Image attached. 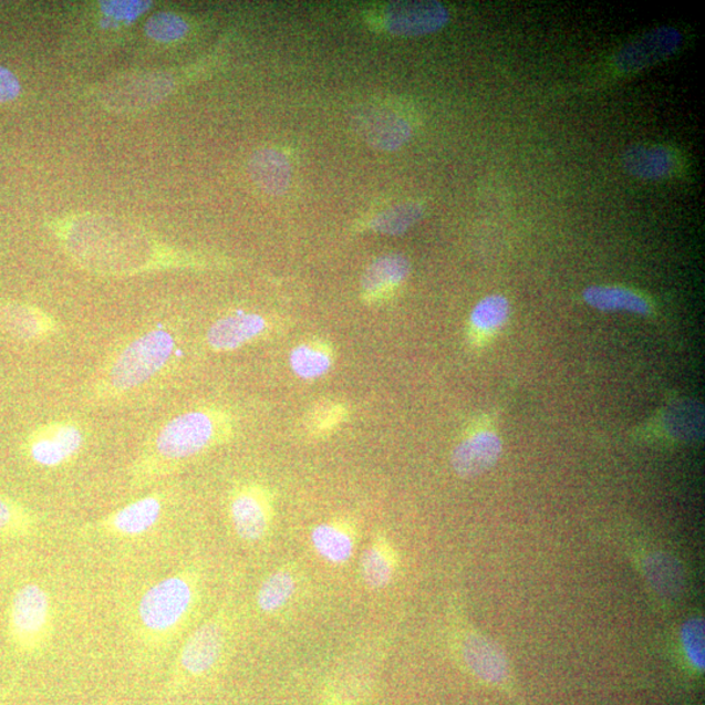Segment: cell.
<instances>
[{"mask_svg": "<svg viewBox=\"0 0 705 705\" xmlns=\"http://www.w3.org/2000/svg\"><path fill=\"white\" fill-rule=\"evenodd\" d=\"M267 330L263 317L251 312H235L217 319L209 326L207 343L215 352H231L257 340Z\"/></svg>", "mask_w": 705, "mask_h": 705, "instance_id": "obj_15", "label": "cell"}, {"mask_svg": "<svg viewBox=\"0 0 705 705\" xmlns=\"http://www.w3.org/2000/svg\"><path fill=\"white\" fill-rule=\"evenodd\" d=\"M145 32L158 42H173L186 35L188 24L176 13L157 12L145 23Z\"/></svg>", "mask_w": 705, "mask_h": 705, "instance_id": "obj_30", "label": "cell"}, {"mask_svg": "<svg viewBox=\"0 0 705 705\" xmlns=\"http://www.w3.org/2000/svg\"><path fill=\"white\" fill-rule=\"evenodd\" d=\"M510 318V302L501 294L485 297L470 314V325L476 332L490 334L504 326Z\"/></svg>", "mask_w": 705, "mask_h": 705, "instance_id": "obj_26", "label": "cell"}, {"mask_svg": "<svg viewBox=\"0 0 705 705\" xmlns=\"http://www.w3.org/2000/svg\"><path fill=\"white\" fill-rule=\"evenodd\" d=\"M424 215V209L417 203H405L392 207L377 216L373 228L384 235L398 236L413 227Z\"/></svg>", "mask_w": 705, "mask_h": 705, "instance_id": "obj_28", "label": "cell"}, {"mask_svg": "<svg viewBox=\"0 0 705 705\" xmlns=\"http://www.w3.org/2000/svg\"><path fill=\"white\" fill-rule=\"evenodd\" d=\"M639 571L661 603L678 602L686 588V577L677 558L664 550L643 547L635 552Z\"/></svg>", "mask_w": 705, "mask_h": 705, "instance_id": "obj_8", "label": "cell"}, {"mask_svg": "<svg viewBox=\"0 0 705 705\" xmlns=\"http://www.w3.org/2000/svg\"><path fill=\"white\" fill-rule=\"evenodd\" d=\"M85 433L74 419H56L29 435V459L43 468H58L74 460L83 449Z\"/></svg>", "mask_w": 705, "mask_h": 705, "instance_id": "obj_6", "label": "cell"}, {"mask_svg": "<svg viewBox=\"0 0 705 705\" xmlns=\"http://www.w3.org/2000/svg\"><path fill=\"white\" fill-rule=\"evenodd\" d=\"M35 530V520L24 507L0 496V533L10 537H25Z\"/></svg>", "mask_w": 705, "mask_h": 705, "instance_id": "obj_29", "label": "cell"}, {"mask_svg": "<svg viewBox=\"0 0 705 705\" xmlns=\"http://www.w3.org/2000/svg\"><path fill=\"white\" fill-rule=\"evenodd\" d=\"M682 33L673 27L654 28L616 53L614 64L623 74L651 68L673 55L682 45Z\"/></svg>", "mask_w": 705, "mask_h": 705, "instance_id": "obj_7", "label": "cell"}, {"mask_svg": "<svg viewBox=\"0 0 705 705\" xmlns=\"http://www.w3.org/2000/svg\"><path fill=\"white\" fill-rule=\"evenodd\" d=\"M463 656L477 677L500 683L507 678L508 667L504 653L488 637L468 634L463 642Z\"/></svg>", "mask_w": 705, "mask_h": 705, "instance_id": "obj_17", "label": "cell"}, {"mask_svg": "<svg viewBox=\"0 0 705 705\" xmlns=\"http://www.w3.org/2000/svg\"><path fill=\"white\" fill-rule=\"evenodd\" d=\"M311 540L319 554L329 562L345 563L353 554V536L341 526H319L312 530Z\"/></svg>", "mask_w": 705, "mask_h": 705, "instance_id": "obj_22", "label": "cell"}, {"mask_svg": "<svg viewBox=\"0 0 705 705\" xmlns=\"http://www.w3.org/2000/svg\"><path fill=\"white\" fill-rule=\"evenodd\" d=\"M54 629V608L45 588L35 583L20 587L10 605L9 635L21 653L40 652L50 643Z\"/></svg>", "mask_w": 705, "mask_h": 705, "instance_id": "obj_5", "label": "cell"}, {"mask_svg": "<svg viewBox=\"0 0 705 705\" xmlns=\"http://www.w3.org/2000/svg\"><path fill=\"white\" fill-rule=\"evenodd\" d=\"M395 552L385 542H375L362 557L363 579L372 588H383L390 583L395 573Z\"/></svg>", "mask_w": 705, "mask_h": 705, "instance_id": "obj_23", "label": "cell"}, {"mask_svg": "<svg viewBox=\"0 0 705 705\" xmlns=\"http://www.w3.org/2000/svg\"><path fill=\"white\" fill-rule=\"evenodd\" d=\"M272 508L267 493L259 486L238 489L230 501L232 527L245 541H259L270 529Z\"/></svg>", "mask_w": 705, "mask_h": 705, "instance_id": "obj_10", "label": "cell"}, {"mask_svg": "<svg viewBox=\"0 0 705 705\" xmlns=\"http://www.w3.org/2000/svg\"><path fill=\"white\" fill-rule=\"evenodd\" d=\"M504 443L493 432L470 435L456 446L450 464L457 476L475 478L488 471L499 460Z\"/></svg>", "mask_w": 705, "mask_h": 705, "instance_id": "obj_14", "label": "cell"}, {"mask_svg": "<svg viewBox=\"0 0 705 705\" xmlns=\"http://www.w3.org/2000/svg\"><path fill=\"white\" fill-rule=\"evenodd\" d=\"M177 339L164 324L136 334L108 357L91 385V398L114 403L141 390L169 365Z\"/></svg>", "mask_w": 705, "mask_h": 705, "instance_id": "obj_3", "label": "cell"}, {"mask_svg": "<svg viewBox=\"0 0 705 705\" xmlns=\"http://www.w3.org/2000/svg\"><path fill=\"white\" fill-rule=\"evenodd\" d=\"M250 176L261 190L281 195L292 180V166L286 155L276 149H261L250 159Z\"/></svg>", "mask_w": 705, "mask_h": 705, "instance_id": "obj_18", "label": "cell"}, {"mask_svg": "<svg viewBox=\"0 0 705 705\" xmlns=\"http://www.w3.org/2000/svg\"><path fill=\"white\" fill-rule=\"evenodd\" d=\"M624 170L641 179L667 178L677 167V158L663 145H632L622 157Z\"/></svg>", "mask_w": 705, "mask_h": 705, "instance_id": "obj_16", "label": "cell"}, {"mask_svg": "<svg viewBox=\"0 0 705 705\" xmlns=\"http://www.w3.org/2000/svg\"><path fill=\"white\" fill-rule=\"evenodd\" d=\"M332 354L329 348L319 343L302 344L290 354V366L302 380H317L330 372Z\"/></svg>", "mask_w": 705, "mask_h": 705, "instance_id": "obj_24", "label": "cell"}, {"mask_svg": "<svg viewBox=\"0 0 705 705\" xmlns=\"http://www.w3.org/2000/svg\"><path fill=\"white\" fill-rule=\"evenodd\" d=\"M194 599V581L186 573L158 581L137 605L143 634L158 642L174 634L190 614Z\"/></svg>", "mask_w": 705, "mask_h": 705, "instance_id": "obj_4", "label": "cell"}, {"mask_svg": "<svg viewBox=\"0 0 705 705\" xmlns=\"http://www.w3.org/2000/svg\"><path fill=\"white\" fill-rule=\"evenodd\" d=\"M680 644L688 663L696 668L704 666V623L702 618H694L683 624Z\"/></svg>", "mask_w": 705, "mask_h": 705, "instance_id": "obj_31", "label": "cell"}, {"mask_svg": "<svg viewBox=\"0 0 705 705\" xmlns=\"http://www.w3.org/2000/svg\"><path fill=\"white\" fill-rule=\"evenodd\" d=\"M164 510L159 496H147L107 515L99 522L100 530L111 536L136 537L154 528Z\"/></svg>", "mask_w": 705, "mask_h": 705, "instance_id": "obj_12", "label": "cell"}, {"mask_svg": "<svg viewBox=\"0 0 705 705\" xmlns=\"http://www.w3.org/2000/svg\"><path fill=\"white\" fill-rule=\"evenodd\" d=\"M21 91L19 79L9 69L0 65V103L18 99Z\"/></svg>", "mask_w": 705, "mask_h": 705, "instance_id": "obj_34", "label": "cell"}, {"mask_svg": "<svg viewBox=\"0 0 705 705\" xmlns=\"http://www.w3.org/2000/svg\"><path fill=\"white\" fill-rule=\"evenodd\" d=\"M232 423L227 412L201 408L178 414L158 427L131 469L135 486L163 478L186 460L227 442Z\"/></svg>", "mask_w": 705, "mask_h": 705, "instance_id": "obj_2", "label": "cell"}, {"mask_svg": "<svg viewBox=\"0 0 705 705\" xmlns=\"http://www.w3.org/2000/svg\"><path fill=\"white\" fill-rule=\"evenodd\" d=\"M449 13L439 2H395L385 10V27L392 34L405 38L438 32L448 23Z\"/></svg>", "mask_w": 705, "mask_h": 705, "instance_id": "obj_9", "label": "cell"}, {"mask_svg": "<svg viewBox=\"0 0 705 705\" xmlns=\"http://www.w3.org/2000/svg\"><path fill=\"white\" fill-rule=\"evenodd\" d=\"M409 260L400 253L376 259L362 278V290L370 300L382 298L408 278Z\"/></svg>", "mask_w": 705, "mask_h": 705, "instance_id": "obj_19", "label": "cell"}, {"mask_svg": "<svg viewBox=\"0 0 705 705\" xmlns=\"http://www.w3.org/2000/svg\"><path fill=\"white\" fill-rule=\"evenodd\" d=\"M296 591L292 573L278 572L268 578L258 594V605L263 612L272 613L287 605Z\"/></svg>", "mask_w": 705, "mask_h": 705, "instance_id": "obj_27", "label": "cell"}, {"mask_svg": "<svg viewBox=\"0 0 705 705\" xmlns=\"http://www.w3.org/2000/svg\"><path fill=\"white\" fill-rule=\"evenodd\" d=\"M100 4L101 11L106 17L126 21V23L139 18L151 7V2H143V0H111V2H101Z\"/></svg>", "mask_w": 705, "mask_h": 705, "instance_id": "obj_32", "label": "cell"}, {"mask_svg": "<svg viewBox=\"0 0 705 705\" xmlns=\"http://www.w3.org/2000/svg\"><path fill=\"white\" fill-rule=\"evenodd\" d=\"M666 431L673 438L683 442L701 439L703 435L702 406L693 403H681L667 411Z\"/></svg>", "mask_w": 705, "mask_h": 705, "instance_id": "obj_25", "label": "cell"}, {"mask_svg": "<svg viewBox=\"0 0 705 705\" xmlns=\"http://www.w3.org/2000/svg\"><path fill=\"white\" fill-rule=\"evenodd\" d=\"M363 129L367 142L382 151L398 149L412 135L408 122L402 116L385 112L370 115Z\"/></svg>", "mask_w": 705, "mask_h": 705, "instance_id": "obj_20", "label": "cell"}, {"mask_svg": "<svg viewBox=\"0 0 705 705\" xmlns=\"http://www.w3.org/2000/svg\"><path fill=\"white\" fill-rule=\"evenodd\" d=\"M0 329L23 341H43L55 336L62 325L46 311L19 302L0 303Z\"/></svg>", "mask_w": 705, "mask_h": 705, "instance_id": "obj_11", "label": "cell"}, {"mask_svg": "<svg viewBox=\"0 0 705 705\" xmlns=\"http://www.w3.org/2000/svg\"><path fill=\"white\" fill-rule=\"evenodd\" d=\"M343 408L338 405L322 406L314 413V427L318 432L331 431L343 419Z\"/></svg>", "mask_w": 705, "mask_h": 705, "instance_id": "obj_33", "label": "cell"}, {"mask_svg": "<svg viewBox=\"0 0 705 705\" xmlns=\"http://www.w3.org/2000/svg\"><path fill=\"white\" fill-rule=\"evenodd\" d=\"M225 643L220 623L210 621L201 624L187 639L179 654V667L188 675L206 674L220 660Z\"/></svg>", "mask_w": 705, "mask_h": 705, "instance_id": "obj_13", "label": "cell"}, {"mask_svg": "<svg viewBox=\"0 0 705 705\" xmlns=\"http://www.w3.org/2000/svg\"><path fill=\"white\" fill-rule=\"evenodd\" d=\"M584 301L600 311H626L636 315H649L650 303L629 289L615 287H590L584 290Z\"/></svg>", "mask_w": 705, "mask_h": 705, "instance_id": "obj_21", "label": "cell"}, {"mask_svg": "<svg viewBox=\"0 0 705 705\" xmlns=\"http://www.w3.org/2000/svg\"><path fill=\"white\" fill-rule=\"evenodd\" d=\"M70 258L101 276H131L173 265V252L133 225L86 217L63 232Z\"/></svg>", "mask_w": 705, "mask_h": 705, "instance_id": "obj_1", "label": "cell"}]
</instances>
